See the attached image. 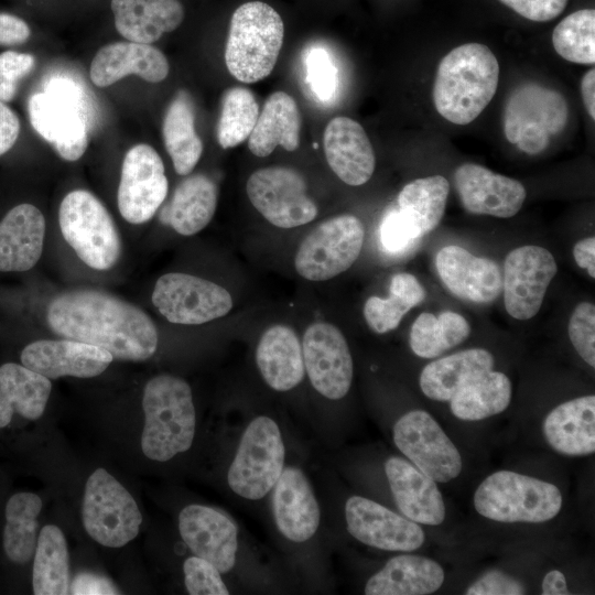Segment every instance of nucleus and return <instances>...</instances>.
Wrapping results in <instances>:
<instances>
[{
  "instance_id": "nucleus-1",
  "label": "nucleus",
  "mask_w": 595,
  "mask_h": 595,
  "mask_svg": "<svg viewBox=\"0 0 595 595\" xmlns=\"http://www.w3.org/2000/svg\"><path fill=\"white\" fill-rule=\"evenodd\" d=\"M46 322L56 335L95 345L120 360H147L158 348V331L150 316L104 291L56 295L47 305Z\"/></svg>"
},
{
  "instance_id": "nucleus-2",
  "label": "nucleus",
  "mask_w": 595,
  "mask_h": 595,
  "mask_svg": "<svg viewBox=\"0 0 595 595\" xmlns=\"http://www.w3.org/2000/svg\"><path fill=\"white\" fill-rule=\"evenodd\" d=\"M498 80L499 64L488 46L459 45L439 64L432 91L435 109L452 123L467 125L491 101Z\"/></svg>"
},
{
  "instance_id": "nucleus-3",
  "label": "nucleus",
  "mask_w": 595,
  "mask_h": 595,
  "mask_svg": "<svg viewBox=\"0 0 595 595\" xmlns=\"http://www.w3.org/2000/svg\"><path fill=\"white\" fill-rule=\"evenodd\" d=\"M143 454L166 462L192 446L196 414L190 385L172 375L150 379L143 390Z\"/></svg>"
},
{
  "instance_id": "nucleus-4",
  "label": "nucleus",
  "mask_w": 595,
  "mask_h": 595,
  "mask_svg": "<svg viewBox=\"0 0 595 595\" xmlns=\"http://www.w3.org/2000/svg\"><path fill=\"white\" fill-rule=\"evenodd\" d=\"M283 36V21L268 3L250 1L238 7L225 48L229 73L247 84L266 78L278 61Z\"/></svg>"
},
{
  "instance_id": "nucleus-5",
  "label": "nucleus",
  "mask_w": 595,
  "mask_h": 595,
  "mask_svg": "<svg viewBox=\"0 0 595 595\" xmlns=\"http://www.w3.org/2000/svg\"><path fill=\"white\" fill-rule=\"evenodd\" d=\"M563 497L549 482L498 470L486 477L474 494L475 510L498 522H545L558 516Z\"/></svg>"
},
{
  "instance_id": "nucleus-6",
  "label": "nucleus",
  "mask_w": 595,
  "mask_h": 595,
  "mask_svg": "<svg viewBox=\"0 0 595 595\" xmlns=\"http://www.w3.org/2000/svg\"><path fill=\"white\" fill-rule=\"evenodd\" d=\"M58 223L65 241L88 267L108 270L116 264L121 251L119 232L106 207L91 193H68L61 203Z\"/></svg>"
},
{
  "instance_id": "nucleus-7",
  "label": "nucleus",
  "mask_w": 595,
  "mask_h": 595,
  "mask_svg": "<svg viewBox=\"0 0 595 595\" xmlns=\"http://www.w3.org/2000/svg\"><path fill=\"white\" fill-rule=\"evenodd\" d=\"M567 105L556 90L536 83L516 87L504 110L507 140L527 154H538L566 126Z\"/></svg>"
},
{
  "instance_id": "nucleus-8",
  "label": "nucleus",
  "mask_w": 595,
  "mask_h": 595,
  "mask_svg": "<svg viewBox=\"0 0 595 595\" xmlns=\"http://www.w3.org/2000/svg\"><path fill=\"white\" fill-rule=\"evenodd\" d=\"M285 448L278 424L269 416L252 420L242 433L227 473L230 489L259 500L278 482L284 467Z\"/></svg>"
},
{
  "instance_id": "nucleus-9",
  "label": "nucleus",
  "mask_w": 595,
  "mask_h": 595,
  "mask_svg": "<svg viewBox=\"0 0 595 595\" xmlns=\"http://www.w3.org/2000/svg\"><path fill=\"white\" fill-rule=\"evenodd\" d=\"M82 517L88 536L109 548H120L133 540L142 523L131 494L101 467L86 482Z\"/></svg>"
},
{
  "instance_id": "nucleus-10",
  "label": "nucleus",
  "mask_w": 595,
  "mask_h": 595,
  "mask_svg": "<svg viewBox=\"0 0 595 595\" xmlns=\"http://www.w3.org/2000/svg\"><path fill=\"white\" fill-rule=\"evenodd\" d=\"M364 225L354 215L329 218L301 242L294 258L296 272L310 281L329 280L347 269L360 255Z\"/></svg>"
},
{
  "instance_id": "nucleus-11",
  "label": "nucleus",
  "mask_w": 595,
  "mask_h": 595,
  "mask_svg": "<svg viewBox=\"0 0 595 595\" xmlns=\"http://www.w3.org/2000/svg\"><path fill=\"white\" fill-rule=\"evenodd\" d=\"M253 207L272 225L293 228L312 221L317 206L307 195L304 177L285 166L255 171L246 185Z\"/></svg>"
},
{
  "instance_id": "nucleus-12",
  "label": "nucleus",
  "mask_w": 595,
  "mask_h": 595,
  "mask_svg": "<svg viewBox=\"0 0 595 595\" xmlns=\"http://www.w3.org/2000/svg\"><path fill=\"white\" fill-rule=\"evenodd\" d=\"M393 441L415 467L436 483H447L462 472L458 450L426 411L403 414L393 425Z\"/></svg>"
},
{
  "instance_id": "nucleus-13",
  "label": "nucleus",
  "mask_w": 595,
  "mask_h": 595,
  "mask_svg": "<svg viewBox=\"0 0 595 595\" xmlns=\"http://www.w3.org/2000/svg\"><path fill=\"white\" fill-rule=\"evenodd\" d=\"M152 303L171 323L197 325L223 317L232 307L230 293L223 286L186 273L160 277Z\"/></svg>"
},
{
  "instance_id": "nucleus-14",
  "label": "nucleus",
  "mask_w": 595,
  "mask_h": 595,
  "mask_svg": "<svg viewBox=\"0 0 595 595\" xmlns=\"http://www.w3.org/2000/svg\"><path fill=\"white\" fill-rule=\"evenodd\" d=\"M556 272L553 255L543 247L526 245L511 250L505 259L502 275L507 313L519 321L537 315Z\"/></svg>"
},
{
  "instance_id": "nucleus-15",
  "label": "nucleus",
  "mask_w": 595,
  "mask_h": 595,
  "mask_svg": "<svg viewBox=\"0 0 595 595\" xmlns=\"http://www.w3.org/2000/svg\"><path fill=\"white\" fill-rule=\"evenodd\" d=\"M169 190L163 162L149 144H137L122 162L118 186V208L131 224L150 220L166 197Z\"/></svg>"
},
{
  "instance_id": "nucleus-16",
  "label": "nucleus",
  "mask_w": 595,
  "mask_h": 595,
  "mask_svg": "<svg viewBox=\"0 0 595 595\" xmlns=\"http://www.w3.org/2000/svg\"><path fill=\"white\" fill-rule=\"evenodd\" d=\"M302 351L314 389L331 400L344 398L353 381V358L343 333L333 324L314 323L303 335Z\"/></svg>"
},
{
  "instance_id": "nucleus-17",
  "label": "nucleus",
  "mask_w": 595,
  "mask_h": 595,
  "mask_svg": "<svg viewBox=\"0 0 595 595\" xmlns=\"http://www.w3.org/2000/svg\"><path fill=\"white\" fill-rule=\"evenodd\" d=\"M345 518L348 532L372 548L410 552L425 541V533L416 522L361 496L347 499Z\"/></svg>"
},
{
  "instance_id": "nucleus-18",
  "label": "nucleus",
  "mask_w": 595,
  "mask_h": 595,
  "mask_svg": "<svg viewBox=\"0 0 595 595\" xmlns=\"http://www.w3.org/2000/svg\"><path fill=\"white\" fill-rule=\"evenodd\" d=\"M28 111L34 130L53 144L61 158L76 161L85 153L93 115L83 106L42 91L31 96Z\"/></svg>"
},
{
  "instance_id": "nucleus-19",
  "label": "nucleus",
  "mask_w": 595,
  "mask_h": 595,
  "mask_svg": "<svg viewBox=\"0 0 595 595\" xmlns=\"http://www.w3.org/2000/svg\"><path fill=\"white\" fill-rule=\"evenodd\" d=\"M454 183L463 207L476 215L512 217L527 197L519 181L475 163L459 165L454 173Z\"/></svg>"
},
{
  "instance_id": "nucleus-20",
  "label": "nucleus",
  "mask_w": 595,
  "mask_h": 595,
  "mask_svg": "<svg viewBox=\"0 0 595 595\" xmlns=\"http://www.w3.org/2000/svg\"><path fill=\"white\" fill-rule=\"evenodd\" d=\"M178 530L190 550L214 564L220 573L234 567L238 529L225 513L203 505H188L178 515Z\"/></svg>"
},
{
  "instance_id": "nucleus-21",
  "label": "nucleus",
  "mask_w": 595,
  "mask_h": 595,
  "mask_svg": "<svg viewBox=\"0 0 595 595\" xmlns=\"http://www.w3.org/2000/svg\"><path fill=\"white\" fill-rule=\"evenodd\" d=\"M113 357L107 350L74 339H41L24 346L20 363L48 379L65 376L91 378L100 375Z\"/></svg>"
},
{
  "instance_id": "nucleus-22",
  "label": "nucleus",
  "mask_w": 595,
  "mask_h": 595,
  "mask_svg": "<svg viewBox=\"0 0 595 595\" xmlns=\"http://www.w3.org/2000/svg\"><path fill=\"white\" fill-rule=\"evenodd\" d=\"M435 266L445 286L457 298L475 303L494 301L502 291V274L498 264L476 257L457 245L443 247Z\"/></svg>"
},
{
  "instance_id": "nucleus-23",
  "label": "nucleus",
  "mask_w": 595,
  "mask_h": 595,
  "mask_svg": "<svg viewBox=\"0 0 595 595\" xmlns=\"http://www.w3.org/2000/svg\"><path fill=\"white\" fill-rule=\"evenodd\" d=\"M272 510L279 531L290 541L304 542L316 532L321 511L302 469L283 468L273 486Z\"/></svg>"
},
{
  "instance_id": "nucleus-24",
  "label": "nucleus",
  "mask_w": 595,
  "mask_h": 595,
  "mask_svg": "<svg viewBox=\"0 0 595 595\" xmlns=\"http://www.w3.org/2000/svg\"><path fill=\"white\" fill-rule=\"evenodd\" d=\"M324 152L332 171L344 183L359 186L375 171L372 145L360 123L348 117H335L324 131Z\"/></svg>"
},
{
  "instance_id": "nucleus-25",
  "label": "nucleus",
  "mask_w": 595,
  "mask_h": 595,
  "mask_svg": "<svg viewBox=\"0 0 595 595\" xmlns=\"http://www.w3.org/2000/svg\"><path fill=\"white\" fill-rule=\"evenodd\" d=\"M385 473L399 510L410 520L428 526H439L445 518L442 494L431 477L410 462L390 457Z\"/></svg>"
},
{
  "instance_id": "nucleus-26",
  "label": "nucleus",
  "mask_w": 595,
  "mask_h": 595,
  "mask_svg": "<svg viewBox=\"0 0 595 595\" xmlns=\"http://www.w3.org/2000/svg\"><path fill=\"white\" fill-rule=\"evenodd\" d=\"M164 54L151 44L116 42L102 46L90 65V78L97 87H107L133 74L147 82L159 83L169 74Z\"/></svg>"
},
{
  "instance_id": "nucleus-27",
  "label": "nucleus",
  "mask_w": 595,
  "mask_h": 595,
  "mask_svg": "<svg viewBox=\"0 0 595 595\" xmlns=\"http://www.w3.org/2000/svg\"><path fill=\"white\" fill-rule=\"evenodd\" d=\"M45 218L34 205L12 207L0 220V272H24L40 260Z\"/></svg>"
},
{
  "instance_id": "nucleus-28",
  "label": "nucleus",
  "mask_w": 595,
  "mask_h": 595,
  "mask_svg": "<svg viewBox=\"0 0 595 595\" xmlns=\"http://www.w3.org/2000/svg\"><path fill=\"white\" fill-rule=\"evenodd\" d=\"M542 431L547 443L566 456L595 452V396L567 400L545 416Z\"/></svg>"
},
{
  "instance_id": "nucleus-29",
  "label": "nucleus",
  "mask_w": 595,
  "mask_h": 595,
  "mask_svg": "<svg viewBox=\"0 0 595 595\" xmlns=\"http://www.w3.org/2000/svg\"><path fill=\"white\" fill-rule=\"evenodd\" d=\"M52 383L45 376L21 363L0 365V430L8 428L15 415L40 419L46 408Z\"/></svg>"
},
{
  "instance_id": "nucleus-30",
  "label": "nucleus",
  "mask_w": 595,
  "mask_h": 595,
  "mask_svg": "<svg viewBox=\"0 0 595 595\" xmlns=\"http://www.w3.org/2000/svg\"><path fill=\"white\" fill-rule=\"evenodd\" d=\"M256 363L267 385L277 391L293 389L305 372L302 344L292 328L281 324L261 335Z\"/></svg>"
},
{
  "instance_id": "nucleus-31",
  "label": "nucleus",
  "mask_w": 595,
  "mask_h": 595,
  "mask_svg": "<svg viewBox=\"0 0 595 595\" xmlns=\"http://www.w3.org/2000/svg\"><path fill=\"white\" fill-rule=\"evenodd\" d=\"M117 31L128 41L151 44L183 21L178 0H111Z\"/></svg>"
},
{
  "instance_id": "nucleus-32",
  "label": "nucleus",
  "mask_w": 595,
  "mask_h": 595,
  "mask_svg": "<svg viewBox=\"0 0 595 595\" xmlns=\"http://www.w3.org/2000/svg\"><path fill=\"white\" fill-rule=\"evenodd\" d=\"M444 570L432 559L416 554L391 558L366 583L367 595H428L444 582Z\"/></svg>"
},
{
  "instance_id": "nucleus-33",
  "label": "nucleus",
  "mask_w": 595,
  "mask_h": 595,
  "mask_svg": "<svg viewBox=\"0 0 595 595\" xmlns=\"http://www.w3.org/2000/svg\"><path fill=\"white\" fill-rule=\"evenodd\" d=\"M300 130L301 115L294 98L284 91H275L259 112L248 138V148L259 158L271 154L277 145L294 151L300 144Z\"/></svg>"
},
{
  "instance_id": "nucleus-34",
  "label": "nucleus",
  "mask_w": 595,
  "mask_h": 595,
  "mask_svg": "<svg viewBox=\"0 0 595 595\" xmlns=\"http://www.w3.org/2000/svg\"><path fill=\"white\" fill-rule=\"evenodd\" d=\"M494 356L484 348L465 349L428 364L420 375L423 394L450 401L470 380L494 368Z\"/></svg>"
},
{
  "instance_id": "nucleus-35",
  "label": "nucleus",
  "mask_w": 595,
  "mask_h": 595,
  "mask_svg": "<svg viewBox=\"0 0 595 595\" xmlns=\"http://www.w3.org/2000/svg\"><path fill=\"white\" fill-rule=\"evenodd\" d=\"M216 206V184L204 174H193L176 186L170 204L160 213V220L180 235L192 236L209 224Z\"/></svg>"
},
{
  "instance_id": "nucleus-36",
  "label": "nucleus",
  "mask_w": 595,
  "mask_h": 595,
  "mask_svg": "<svg viewBox=\"0 0 595 595\" xmlns=\"http://www.w3.org/2000/svg\"><path fill=\"white\" fill-rule=\"evenodd\" d=\"M42 499L30 491L12 494L3 506L2 553L13 566H24L33 559L37 542Z\"/></svg>"
},
{
  "instance_id": "nucleus-37",
  "label": "nucleus",
  "mask_w": 595,
  "mask_h": 595,
  "mask_svg": "<svg viewBox=\"0 0 595 595\" xmlns=\"http://www.w3.org/2000/svg\"><path fill=\"white\" fill-rule=\"evenodd\" d=\"M67 543L63 531L44 526L37 536L32 564V589L35 595L69 594Z\"/></svg>"
},
{
  "instance_id": "nucleus-38",
  "label": "nucleus",
  "mask_w": 595,
  "mask_h": 595,
  "mask_svg": "<svg viewBox=\"0 0 595 595\" xmlns=\"http://www.w3.org/2000/svg\"><path fill=\"white\" fill-rule=\"evenodd\" d=\"M511 382L493 369L470 380L450 400L452 413L463 421H480L505 411L511 401Z\"/></svg>"
},
{
  "instance_id": "nucleus-39",
  "label": "nucleus",
  "mask_w": 595,
  "mask_h": 595,
  "mask_svg": "<svg viewBox=\"0 0 595 595\" xmlns=\"http://www.w3.org/2000/svg\"><path fill=\"white\" fill-rule=\"evenodd\" d=\"M163 139L176 173L190 174L201 159L203 142L195 131L192 104L183 95L176 97L166 110Z\"/></svg>"
},
{
  "instance_id": "nucleus-40",
  "label": "nucleus",
  "mask_w": 595,
  "mask_h": 595,
  "mask_svg": "<svg viewBox=\"0 0 595 595\" xmlns=\"http://www.w3.org/2000/svg\"><path fill=\"white\" fill-rule=\"evenodd\" d=\"M448 193V182L442 175L416 178L399 193V209L410 219L420 235L424 236L442 220Z\"/></svg>"
},
{
  "instance_id": "nucleus-41",
  "label": "nucleus",
  "mask_w": 595,
  "mask_h": 595,
  "mask_svg": "<svg viewBox=\"0 0 595 595\" xmlns=\"http://www.w3.org/2000/svg\"><path fill=\"white\" fill-rule=\"evenodd\" d=\"M425 296L424 288L411 273H397L391 278L389 296H370L364 305L368 326L378 334L397 328L402 317Z\"/></svg>"
},
{
  "instance_id": "nucleus-42",
  "label": "nucleus",
  "mask_w": 595,
  "mask_h": 595,
  "mask_svg": "<svg viewBox=\"0 0 595 595\" xmlns=\"http://www.w3.org/2000/svg\"><path fill=\"white\" fill-rule=\"evenodd\" d=\"M470 333L467 320L453 311H444L437 316L421 313L410 331V347L421 358H435L463 343Z\"/></svg>"
},
{
  "instance_id": "nucleus-43",
  "label": "nucleus",
  "mask_w": 595,
  "mask_h": 595,
  "mask_svg": "<svg viewBox=\"0 0 595 595\" xmlns=\"http://www.w3.org/2000/svg\"><path fill=\"white\" fill-rule=\"evenodd\" d=\"M259 117V105L248 88L231 87L223 96L217 140L223 149L234 148L251 134Z\"/></svg>"
},
{
  "instance_id": "nucleus-44",
  "label": "nucleus",
  "mask_w": 595,
  "mask_h": 595,
  "mask_svg": "<svg viewBox=\"0 0 595 595\" xmlns=\"http://www.w3.org/2000/svg\"><path fill=\"white\" fill-rule=\"evenodd\" d=\"M552 44L564 60L593 65L595 62V11L583 9L564 18L553 30Z\"/></svg>"
},
{
  "instance_id": "nucleus-45",
  "label": "nucleus",
  "mask_w": 595,
  "mask_h": 595,
  "mask_svg": "<svg viewBox=\"0 0 595 595\" xmlns=\"http://www.w3.org/2000/svg\"><path fill=\"white\" fill-rule=\"evenodd\" d=\"M569 337L580 357L595 367V306L591 302L576 305L569 321Z\"/></svg>"
},
{
  "instance_id": "nucleus-46",
  "label": "nucleus",
  "mask_w": 595,
  "mask_h": 595,
  "mask_svg": "<svg viewBox=\"0 0 595 595\" xmlns=\"http://www.w3.org/2000/svg\"><path fill=\"white\" fill-rule=\"evenodd\" d=\"M185 587L191 595H228L218 569L197 555L190 556L183 564Z\"/></svg>"
},
{
  "instance_id": "nucleus-47",
  "label": "nucleus",
  "mask_w": 595,
  "mask_h": 595,
  "mask_svg": "<svg viewBox=\"0 0 595 595\" xmlns=\"http://www.w3.org/2000/svg\"><path fill=\"white\" fill-rule=\"evenodd\" d=\"M304 63L312 91L321 101H329L336 91L337 74L328 53L322 47H313Z\"/></svg>"
},
{
  "instance_id": "nucleus-48",
  "label": "nucleus",
  "mask_w": 595,
  "mask_h": 595,
  "mask_svg": "<svg viewBox=\"0 0 595 595\" xmlns=\"http://www.w3.org/2000/svg\"><path fill=\"white\" fill-rule=\"evenodd\" d=\"M422 236L400 210L392 209L383 217L379 227V240L385 251L397 255L408 250Z\"/></svg>"
},
{
  "instance_id": "nucleus-49",
  "label": "nucleus",
  "mask_w": 595,
  "mask_h": 595,
  "mask_svg": "<svg viewBox=\"0 0 595 595\" xmlns=\"http://www.w3.org/2000/svg\"><path fill=\"white\" fill-rule=\"evenodd\" d=\"M34 56L28 53L6 51L0 54V100L13 99L19 80L34 67Z\"/></svg>"
},
{
  "instance_id": "nucleus-50",
  "label": "nucleus",
  "mask_w": 595,
  "mask_h": 595,
  "mask_svg": "<svg viewBox=\"0 0 595 595\" xmlns=\"http://www.w3.org/2000/svg\"><path fill=\"white\" fill-rule=\"evenodd\" d=\"M524 593L526 588L521 582L500 571L483 574L465 592L467 595H520Z\"/></svg>"
},
{
  "instance_id": "nucleus-51",
  "label": "nucleus",
  "mask_w": 595,
  "mask_h": 595,
  "mask_svg": "<svg viewBox=\"0 0 595 595\" xmlns=\"http://www.w3.org/2000/svg\"><path fill=\"white\" fill-rule=\"evenodd\" d=\"M521 17L536 22H545L559 17L567 0H499Z\"/></svg>"
},
{
  "instance_id": "nucleus-52",
  "label": "nucleus",
  "mask_w": 595,
  "mask_h": 595,
  "mask_svg": "<svg viewBox=\"0 0 595 595\" xmlns=\"http://www.w3.org/2000/svg\"><path fill=\"white\" fill-rule=\"evenodd\" d=\"M43 91L75 101L91 113L88 94L84 86L73 77L63 74L53 75L45 80Z\"/></svg>"
},
{
  "instance_id": "nucleus-53",
  "label": "nucleus",
  "mask_w": 595,
  "mask_h": 595,
  "mask_svg": "<svg viewBox=\"0 0 595 595\" xmlns=\"http://www.w3.org/2000/svg\"><path fill=\"white\" fill-rule=\"evenodd\" d=\"M69 593L74 595L118 594L116 586L105 576L94 573H80L69 585Z\"/></svg>"
},
{
  "instance_id": "nucleus-54",
  "label": "nucleus",
  "mask_w": 595,
  "mask_h": 595,
  "mask_svg": "<svg viewBox=\"0 0 595 595\" xmlns=\"http://www.w3.org/2000/svg\"><path fill=\"white\" fill-rule=\"evenodd\" d=\"M31 34L24 20L9 13H0V45L24 43Z\"/></svg>"
},
{
  "instance_id": "nucleus-55",
  "label": "nucleus",
  "mask_w": 595,
  "mask_h": 595,
  "mask_svg": "<svg viewBox=\"0 0 595 595\" xmlns=\"http://www.w3.org/2000/svg\"><path fill=\"white\" fill-rule=\"evenodd\" d=\"M20 133V121L15 112L0 100V155L7 153Z\"/></svg>"
},
{
  "instance_id": "nucleus-56",
  "label": "nucleus",
  "mask_w": 595,
  "mask_h": 595,
  "mask_svg": "<svg viewBox=\"0 0 595 595\" xmlns=\"http://www.w3.org/2000/svg\"><path fill=\"white\" fill-rule=\"evenodd\" d=\"M573 257L578 267L586 269L592 279L595 278V237L589 236L577 241L573 248Z\"/></svg>"
},
{
  "instance_id": "nucleus-57",
  "label": "nucleus",
  "mask_w": 595,
  "mask_h": 595,
  "mask_svg": "<svg viewBox=\"0 0 595 595\" xmlns=\"http://www.w3.org/2000/svg\"><path fill=\"white\" fill-rule=\"evenodd\" d=\"M543 595L570 594L564 574L559 570L548 572L542 581Z\"/></svg>"
},
{
  "instance_id": "nucleus-58",
  "label": "nucleus",
  "mask_w": 595,
  "mask_h": 595,
  "mask_svg": "<svg viewBox=\"0 0 595 595\" xmlns=\"http://www.w3.org/2000/svg\"><path fill=\"white\" fill-rule=\"evenodd\" d=\"M595 69L591 68L581 80V94L584 106L592 119L595 118Z\"/></svg>"
}]
</instances>
